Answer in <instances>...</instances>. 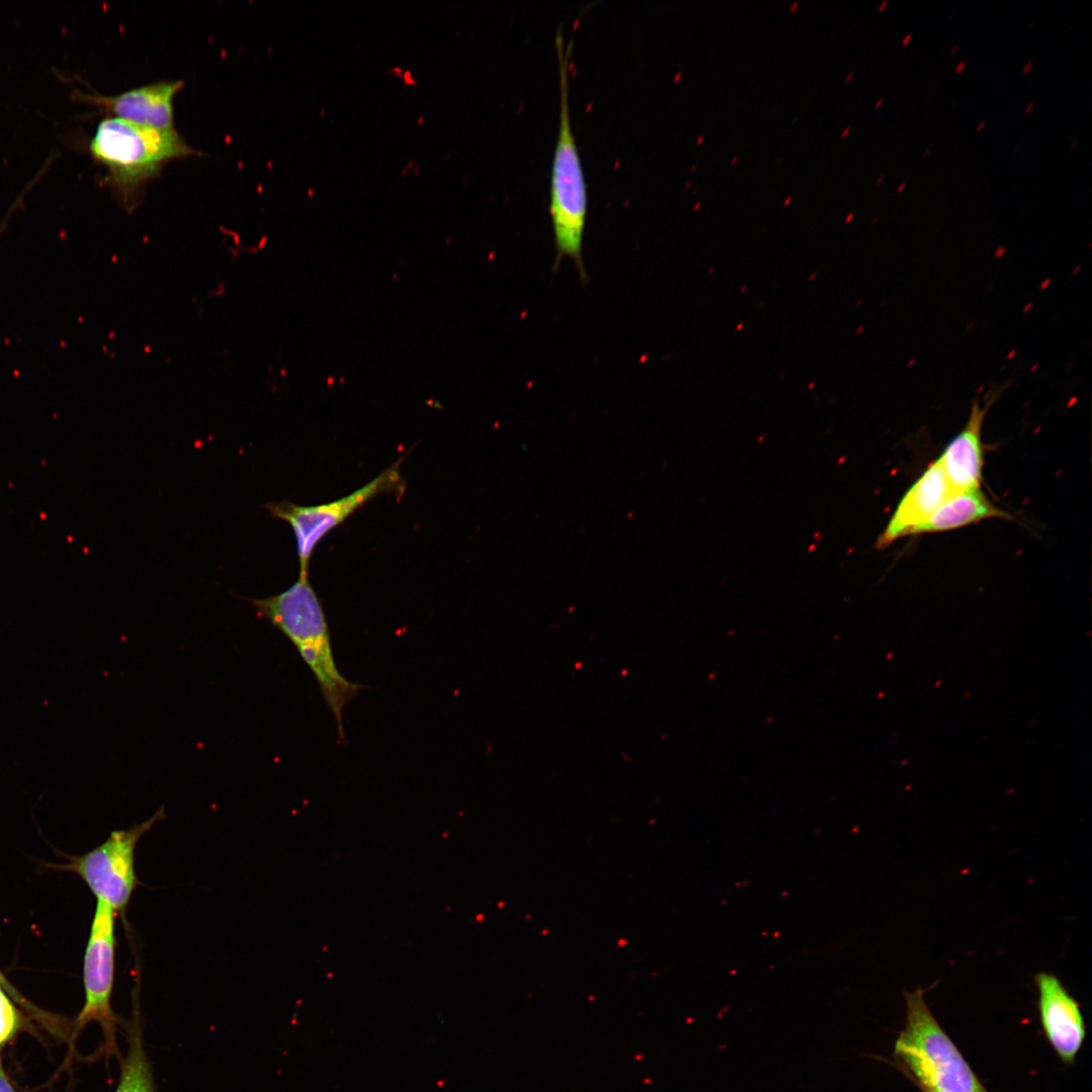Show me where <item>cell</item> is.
Masks as SVG:
<instances>
[{
    "instance_id": "obj_1",
    "label": "cell",
    "mask_w": 1092,
    "mask_h": 1092,
    "mask_svg": "<svg viewBox=\"0 0 1092 1092\" xmlns=\"http://www.w3.org/2000/svg\"><path fill=\"white\" fill-rule=\"evenodd\" d=\"M250 603L258 617L281 631L296 647L315 676L326 704L334 715L339 738L343 740V708L364 687L348 680L338 669L328 621L308 575H298L291 586L278 595L252 599Z\"/></svg>"
},
{
    "instance_id": "obj_2",
    "label": "cell",
    "mask_w": 1092,
    "mask_h": 1092,
    "mask_svg": "<svg viewBox=\"0 0 1092 1092\" xmlns=\"http://www.w3.org/2000/svg\"><path fill=\"white\" fill-rule=\"evenodd\" d=\"M89 150L107 170V182L129 210L136 206L144 186L166 164L196 154L175 128L159 129L112 116L99 122Z\"/></svg>"
},
{
    "instance_id": "obj_3",
    "label": "cell",
    "mask_w": 1092,
    "mask_h": 1092,
    "mask_svg": "<svg viewBox=\"0 0 1092 1092\" xmlns=\"http://www.w3.org/2000/svg\"><path fill=\"white\" fill-rule=\"evenodd\" d=\"M559 67V126L550 175L549 212L554 234L557 269L563 257L571 259L582 281L586 272L582 259L583 235L587 213L584 173L571 129L568 98L569 46L565 47L559 27L555 36Z\"/></svg>"
},
{
    "instance_id": "obj_4",
    "label": "cell",
    "mask_w": 1092,
    "mask_h": 1092,
    "mask_svg": "<svg viewBox=\"0 0 1092 1092\" xmlns=\"http://www.w3.org/2000/svg\"><path fill=\"white\" fill-rule=\"evenodd\" d=\"M905 998L906 1025L895 1052L922 1087L936 1092H987L937 1023L921 990L906 992Z\"/></svg>"
},
{
    "instance_id": "obj_5",
    "label": "cell",
    "mask_w": 1092,
    "mask_h": 1092,
    "mask_svg": "<svg viewBox=\"0 0 1092 1092\" xmlns=\"http://www.w3.org/2000/svg\"><path fill=\"white\" fill-rule=\"evenodd\" d=\"M397 460L373 480L339 499L315 505L299 506L283 500L268 503L264 508L271 517L287 522L294 534L299 561V575H308L311 554L317 544L335 528L371 499L383 493L404 491V481Z\"/></svg>"
},
{
    "instance_id": "obj_6",
    "label": "cell",
    "mask_w": 1092,
    "mask_h": 1092,
    "mask_svg": "<svg viewBox=\"0 0 1092 1092\" xmlns=\"http://www.w3.org/2000/svg\"><path fill=\"white\" fill-rule=\"evenodd\" d=\"M165 817L160 808L151 818L127 829L112 831L94 849L75 857L68 868L78 874L97 900L124 918L132 893L140 885L134 871V850L141 837Z\"/></svg>"
},
{
    "instance_id": "obj_7",
    "label": "cell",
    "mask_w": 1092,
    "mask_h": 1092,
    "mask_svg": "<svg viewBox=\"0 0 1092 1092\" xmlns=\"http://www.w3.org/2000/svg\"><path fill=\"white\" fill-rule=\"evenodd\" d=\"M115 911L97 900L84 954L83 983L85 1003L75 1021L79 1032L95 1021L103 1029L106 1051L116 1053L115 1033L121 1020L111 1008L115 966Z\"/></svg>"
},
{
    "instance_id": "obj_8",
    "label": "cell",
    "mask_w": 1092,
    "mask_h": 1092,
    "mask_svg": "<svg viewBox=\"0 0 1092 1092\" xmlns=\"http://www.w3.org/2000/svg\"><path fill=\"white\" fill-rule=\"evenodd\" d=\"M183 81H160L113 96L75 90L74 97L103 109L112 117L159 129H174L173 100Z\"/></svg>"
},
{
    "instance_id": "obj_9",
    "label": "cell",
    "mask_w": 1092,
    "mask_h": 1092,
    "mask_svg": "<svg viewBox=\"0 0 1092 1092\" xmlns=\"http://www.w3.org/2000/svg\"><path fill=\"white\" fill-rule=\"evenodd\" d=\"M957 491L938 459L929 464L899 500L875 548L883 550L927 521Z\"/></svg>"
},
{
    "instance_id": "obj_10",
    "label": "cell",
    "mask_w": 1092,
    "mask_h": 1092,
    "mask_svg": "<svg viewBox=\"0 0 1092 1092\" xmlns=\"http://www.w3.org/2000/svg\"><path fill=\"white\" fill-rule=\"evenodd\" d=\"M1002 387L985 395L984 400L975 398L963 430L944 448L938 458L954 491L980 488L984 463L981 439L984 419L991 405L1000 396Z\"/></svg>"
},
{
    "instance_id": "obj_11",
    "label": "cell",
    "mask_w": 1092,
    "mask_h": 1092,
    "mask_svg": "<svg viewBox=\"0 0 1092 1092\" xmlns=\"http://www.w3.org/2000/svg\"><path fill=\"white\" fill-rule=\"evenodd\" d=\"M1035 982L1045 1034L1061 1059L1073 1062L1085 1037L1079 1005L1055 975L1038 973Z\"/></svg>"
},
{
    "instance_id": "obj_12",
    "label": "cell",
    "mask_w": 1092,
    "mask_h": 1092,
    "mask_svg": "<svg viewBox=\"0 0 1092 1092\" xmlns=\"http://www.w3.org/2000/svg\"><path fill=\"white\" fill-rule=\"evenodd\" d=\"M991 518L1012 519L1008 513L993 505L981 488L962 490L953 493L910 535L949 531Z\"/></svg>"
},
{
    "instance_id": "obj_13",
    "label": "cell",
    "mask_w": 1092,
    "mask_h": 1092,
    "mask_svg": "<svg viewBox=\"0 0 1092 1092\" xmlns=\"http://www.w3.org/2000/svg\"><path fill=\"white\" fill-rule=\"evenodd\" d=\"M127 1029V1052L115 1092H156L153 1069L146 1053L140 1013L134 1011Z\"/></svg>"
},
{
    "instance_id": "obj_14",
    "label": "cell",
    "mask_w": 1092,
    "mask_h": 1092,
    "mask_svg": "<svg viewBox=\"0 0 1092 1092\" xmlns=\"http://www.w3.org/2000/svg\"><path fill=\"white\" fill-rule=\"evenodd\" d=\"M0 987L10 996L11 999H13L23 1009H25L26 1012L31 1017H33L39 1023H41L54 1035H57V1036H63L64 1035V1033H63L64 1029L67 1030V1027H64V1025L61 1024V1022H62L61 1019H58L56 1016H54V1015H52V1014H50L48 1012L39 1010L32 1003L28 1002L16 990V988H14L10 984V982L4 977V975L2 974L1 971H0Z\"/></svg>"
},
{
    "instance_id": "obj_15",
    "label": "cell",
    "mask_w": 1092,
    "mask_h": 1092,
    "mask_svg": "<svg viewBox=\"0 0 1092 1092\" xmlns=\"http://www.w3.org/2000/svg\"><path fill=\"white\" fill-rule=\"evenodd\" d=\"M23 1027V1018L7 993L0 987V1046L9 1042Z\"/></svg>"
},
{
    "instance_id": "obj_16",
    "label": "cell",
    "mask_w": 1092,
    "mask_h": 1092,
    "mask_svg": "<svg viewBox=\"0 0 1092 1092\" xmlns=\"http://www.w3.org/2000/svg\"><path fill=\"white\" fill-rule=\"evenodd\" d=\"M0 1092H15V1090L13 1089L11 1083L9 1082V1080H8V1078H7V1076H6L5 1072H4L1 1061H0Z\"/></svg>"
},
{
    "instance_id": "obj_17",
    "label": "cell",
    "mask_w": 1092,
    "mask_h": 1092,
    "mask_svg": "<svg viewBox=\"0 0 1092 1092\" xmlns=\"http://www.w3.org/2000/svg\"><path fill=\"white\" fill-rule=\"evenodd\" d=\"M966 65H967V61H966V60H962V61H960V62H959V63H958V64L956 65V67H954V73H956V74H959V73H961V72H962V71H963V70H964V69L966 68Z\"/></svg>"
},
{
    "instance_id": "obj_18",
    "label": "cell",
    "mask_w": 1092,
    "mask_h": 1092,
    "mask_svg": "<svg viewBox=\"0 0 1092 1092\" xmlns=\"http://www.w3.org/2000/svg\"><path fill=\"white\" fill-rule=\"evenodd\" d=\"M1032 67H1033V62L1028 61L1027 63H1025L1023 65L1021 71H1022V73L1027 74V73H1029L1031 71Z\"/></svg>"
},
{
    "instance_id": "obj_19",
    "label": "cell",
    "mask_w": 1092,
    "mask_h": 1092,
    "mask_svg": "<svg viewBox=\"0 0 1092 1092\" xmlns=\"http://www.w3.org/2000/svg\"><path fill=\"white\" fill-rule=\"evenodd\" d=\"M911 39H912V33H911V32H907V33H906V34H905V35L903 36V38H902V40H901V43H902L903 46H906V44H908V43L910 42V40H911Z\"/></svg>"
},
{
    "instance_id": "obj_20",
    "label": "cell",
    "mask_w": 1092,
    "mask_h": 1092,
    "mask_svg": "<svg viewBox=\"0 0 1092 1092\" xmlns=\"http://www.w3.org/2000/svg\"><path fill=\"white\" fill-rule=\"evenodd\" d=\"M985 125H986V120H985V119H983V120H981V121H980V122L978 123V125H977V127H976V130H977V131H980V130H982V129H983V127H984Z\"/></svg>"
},
{
    "instance_id": "obj_21",
    "label": "cell",
    "mask_w": 1092,
    "mask_h": 1092,
    "mask_svg": "<svg viewBox=\"0 0 1092 1092\" xmlns=\"http://www.w3.org/2000/svg\"><path fill=\"white\" fill-rule=\"evenodd\" d=\"M1034 107V102L1028 103L1024 108V113H1028Z\"/></svg>"
},
{
    "instance_id": "obj_22",
    "label": "cell",
    "mask_w": 1092,
    "mask_h": 1092,
    "mask_svg": "<svg viewBox=\"0 0 1092 1092\" xmlns=\"http://www.w3.org/2000/svg\"><path fill=\"white\" fill-rule=\"evenodd\" d=\"M959 49H960V44H959V43H956V44H954V46H953V47H952V48L950 49V55H954V54H956V53H957V52L959 51Z\"/></svg>"
},
{
    "instance_id": "obj_23",
    "label": "cell",
    "mask_w": 1092,
    "mask_h": 1092,
    "mask_svg": "<svg viewBox=\"0 0 1092 1092\" xmlns=\"http://www.w3.org/2000/svg\"><path fill=\"white\" fill-rule=\"evenodd\" d=\"M887 4H888V1H887V0H884V1H883V2H882V3L880 4V5H879V8H878V9H879V11H882V10H884Z\"/></svg>"
},
{
    "instance_id": "obj_24",
    "label": "cell",
    "mask_w": 1092,
    "mask_h": 1092,
    "mask_svg": "<svg viewBox=\"0 0 1092 1092\" xmlns=\"http://www.w3.org/2000/svg\"><path fill=\"white\" fill-rule=\"evenodd\" d=\"M905 186H906V182H901L897 187V191L898 192L902 191Z\"/></svg>"
},
{
    "instance_id": "obj_25",
    "label": "cell",
    "mask_w": 1092,
    "mask_h": 1092,
    "mask_svg": "<svg viewBox=\"0 0 1092 1092\" xmlns=\"http://www.w3.org/2000/svg\"><path fill=\"white\" fill-rule=\"evenodd\" d=\"M883 102H884V98L883 97L879 98L878 101L875 104V107L876 108L880 107Z\"/></svg>"
},
{
    "instance_id": "obj_26",
    "label": "cell",
    "mask_w": 1092,
    "mask_h": 1092,
    "mask_svg": "<svg viewBox=\"0 0 1092 1092\" xmlns=\"http://www.w3.org/2000/svg\"><path fill=\"white\" fill-rule=\"evenodd\" d=\"M1021 146H1022V144H1021V143L1017 144V145H1016V146L1014 147V149H1013V151H1012V152H1013V153H1016V152H1017L1018 150H1020Z\"/></svg>"
},
{
    "instance_id": "obj_27",
    "label": "cell",
    "mask_w": 1092,
    "mask_h": 1092,
    "mask_svg": "<svg viewBox=\"0 0 1092 1092\" xmlns=\"http://www.w3.org/2000/svg\"><path fill=\"white\" fill-rule=\"evenodd\" d=\"M884 179H885V175L879 176L878 179H877V183L880 184L881 182L884 181Z\"/></svg>"
},
{
    "instance_id": "obj_28",
    "label": "cell",
    "mask_w": 1092,
    "mask_h": 1092,
    "mask_svg": "<svg viewBox=\"0 0 1092 1092\" xmlns=\"http://www.w3.org/2000/svg\"><path fill=\"white\" fill-rule=\"evenodd\" d=\"M929 153H930V149H926V150H925V151H924V152L922 153V158H925L926 156H928V154H929Z\"/></svg>"
},
{
    "instance_id": "obj_29",
    "label": "cell",
    "mask_w": 1092,
    "mask_h": 1092,
    "mask_svg": "<svg viewBox=\"0 0 1092 1092\" xmlns=\"http://www.w3.org/2000/svg\"><path fill=\"white\" fill-rule=\"evenodd\" d=\"M852 75H853V72H850V73H849V74L847 75V77H846L845 81L847 82V81H848V80H849V79H850V78L852 77Z\"/></svg>"
},
{
    "instance_id": "obj_30",
    "label": "cell",
    "mask_w": 1092,
    "mask_h": 1092,
    "mask_svg": "<svg viewBox=\"0 0 1092 1092\" xmlns=\"http://www.w3.org/2000/svg\"><path fill=\"white\" fill-rule=\"evenodd\" d=\"M1035 22H1036V19H1032V20L1030 21V23H1029V27H1032V26L1034 25V23H1035Z\"/></svg>"
},
{
    "instance_id": "obj_31",
    "label": "cell",
    "mask_w": 1092,
    "mask_h": 1092,
    "mask_svg": "<svg viewBox=\"0 0 1092 1092\" xmlns=\"http://www.w3.org/2000/svg\"><path fill=\"white\" fill-rule=\"evenodd\" d=\"M849 131V127H846L841 136H844Z\"/></svg>"
},
{
    "instance_id": "obj_32",
    "label": "cell",
    "mask_w": 1092,
    "mask_h": 1092,
    "mask_svg": "<svg viewBox=\"0 0 1092 1092\" xmlns=\"http://www.w3.org/2000/svg\"><path fill=\"white\" fill-rule=\"evenodd\" d=\"M923 1090H924L925 1092H936V1091H934V1090H930V1089H927V1088H923Z\"/></svg>"
},
{
    "instance_id": "obj_33",
    "label": "cell",
    "mask_w": 1092,
    "mask_h": 1092,
    "mask_svg": "<svg viewBox=\"0 0 1092 1092\" xmlns=\"http://www.w3.org/2000/svg\"><path fill=\"white\" fill-rule=\"evenodd\" d=\"M797 5H798V2H796V3L794 4V6H792V9H791V10H792V11H794V10H795V7H796Z\"/></svg>"
},
{
    "instance_id": "obj_34",
    "label": "cell",
    "mask_w": 1092,
    "mask_h": 1092,
    "mask_svg": "<svg viewBox=\"0 0 1092 1092\" xmlns=\"http://www.w3.org/2000/svg\"><path fill=\"white\" fill-rule=\"evenodd\" d=\"M735 161H737V156H735V157L733 158V160H732L731 164H734V163H735Z\"/></svg>"
},
{
    "instance_id": "obj_35",
    "label": "cell",
    "mask_w": 1092,
    "mask_h": 1092,
    "mask_svg": "<svg viewBox=\"0 0 1092 1092\" xmlns=\"http://www.w3.org/2000/svg\"><path fill=\"white\" fill-rule=\"evenodd\" d=\"M2 231H3V229L1 228V229H0V235H1Z\"/></svg>"
}]
</instances>
